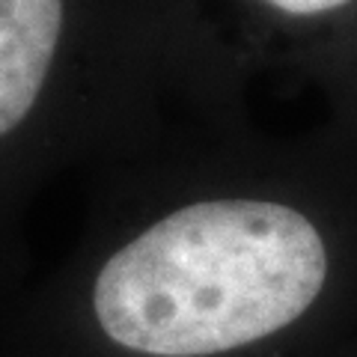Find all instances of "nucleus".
Returning <instances> with one entry per match:
<instances>
[{
  "label": "nucleus",
  "mask_w": 357,
  "mask_h": 357,
  "mask_svg": "<svg viewBox=\"0 0 357 357\" xmlns=\"http://www.w3.org/2000/svg\"><path fill=\"white\" fill-rule=\"evenodd\" d=\"M325 277V241L298 208L208 199L167 215L110 256L93 310L128 351L206 357L289 328Z\"/></svg>",
  "instance_id": "obj_1"
},
{
  "label": "nucleus",
  "mask_w": 357,
  "mask_h": 357,
  "mask_svg": "<svg viewBox=\"0 0 357 357\" xmlns=\"http://www.w3.org/2000/svg\"><path fill=\"white\" fill-rule=\"evenodd\" d=\"M63 36V0H0V137L21 126Z\"/></svg>",
  "instance_id": "obj_2"
},
{
  "label": "nucleus",
  "mask_w": 357,
  "mask_h": 357,
  "mask_svg": "<svg viewBox=\"0 0 357 357\" xmlns=\"http://www.w3.org/2000/svg\"><path fill=\"white\" fill-rule=\"evenodd\" d=\"M265 3L286 15H325L333 9H342L351 0H265Z\"/></svg>",
  "instance_id": "obj_3"
}]
</instances>
